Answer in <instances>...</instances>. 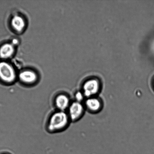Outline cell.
Instances as JSON below:
<instances>
[{"mask_svg": "<svg viewBox=\"0 0 154 154\" xmlns=\"http://www.w3.org/2000/svg\"><path fill=\"white\" fill-rule=\"evenodd\" d=\"M71 122L67 112L57 110L49 117L47 130L51 133L61 132L67 129Z\"/></svg>", "mask_w": 154, "mask_h": 154, "instance_id": "obj_1", "label": "cell"}, {"mask_svg": "<svg viewBox=\"0 0 154 154\" xmlns=\"http://www.w3.org/2000/svg\"><path fill=\"white\" fill-rule=\"evenodd\" d=\"M17 75L14 68L10 63L3 61L0 62V81L6 84L14 82Z\"/></svg>", "mask_w": 154, "mask_h": 154, "instance_id": "obj_2", "label": "cell"}, {"mask_svg": "<svg viewBox=\"0 0 154 154\" xmlns=\"http://www.w3.org/2000/svg\"><path fill=\"white\" fill-rule=\"evenodd\" d=\"M85 109L82 103L76 101L71 103L67 112L71 122H75L79 120L83 116Z\"/></svg>", "mask_w": 154, "mask_h": 154, "instance_id": "obj_3", "label": "cell"}, {"mask_svg": "<svg viewBox=\"0 0 154 154\" xmlns=\"http://www.w3.org/2000/svg\"><path fill=\"white\" fill-rule=\"evenodd\" d=\"M101 90L100 83L98 80L91 79L84 83L83 86L82 93L87 98L97 96Z\"/></svg>", "mask_w": 154, "mask_h": 154, "instance_id": "obj_4", "label": "cell"}, {"mask_svg": "<svg viewBox=\"0 0 154 154\" xmlns=\"http://www.w3.org/2000/svg\"><path fill=\"white\" fill-rule=\"evenodd\" d=\"M85 109L92 113H97L102 109V100L97 96L86 98L83 104Z\"/></svg>", "mask_w": 154, "mask_h": 154, "instance_id": "obj_5", "label": "cell"}, {"mask_svg": "<svg viewBox=\"0 0 154 154\" xmlns=\"http://www.w3.org/2000/svg\"><path fill=\"white\" fill-rule=\"evenodd\" d=\"M18 78L21 83L27 85H33L38 80V76L35 72L30 70L22 71L18 75Z\"/></svg>", "mask_w": 154, "mask_h": 154, "instance_id": "obj_6", "label": "cell"}, {"mask_svg": "<svg viewBox=\"0 0 154 154\" xmlns=\"http://www.w3.org/2000/svg\"><path fill=\"white\" fill-rule=\"evenodd\" d=\"M71 103L68 96L64 93L57 95L54 99V104L58 111H67Z\"/></svg>", "mask_w": 154, "mask_h": 154, "instance_id": "obj_7", "label": "cell"}, {"mask_svg": "<svg viewBox=\"0 0 154 154\" xmlns=\"http://www.w3.org/2000/svg\"><path fill=\"white\" fill-rule=\"evenodd\" d=\"M14 52V45L12 43H4L0 47V58L2 59L11 58Z\"/></svg>", "mask_w": 154, "mask_h": 154, "instance_id": "obj_8", "label": "cell"}, {"mask_svg": "<svg viewBox=\"0 0 154 154\" xmlns=\"http://www.w3.org/2000/svg\"><path fill=\"white\" fill-rule=\"evenodd\" d=\"M11 24L13 29L18 32L23 31L26 26L25 20L22 17L19 15H16L13 17Z\"/></svg>", "mask_w": 154, "mask_h": 154, "instance_id": "obj_9", "label": "cell"}, {"mask_svg": "<svg viewBox=\"0 0 154 154\" xmlns=\"http://www.w3.org/2000/svg\"><path fill=\"white\" fill-rule=\"evenodd\" d=\"M74 97L75 99V101L81 103L84 100V98L85 97V96H84L82 91L77 92L75 93Z\"/></svg>", "mask_w": 154, "mask_h": 154, "instance_id": "obj_10", "label": "cell"}, {"mask_svg": "<svg viewBox=\"0 0 154 154\" xmlns=\"http://www.w3.org/2000/svg\"></svg>", "mask_w": 154, "mask_h": 154, "instance_id": "obj_11", "label": "cell"}]
</instances>
